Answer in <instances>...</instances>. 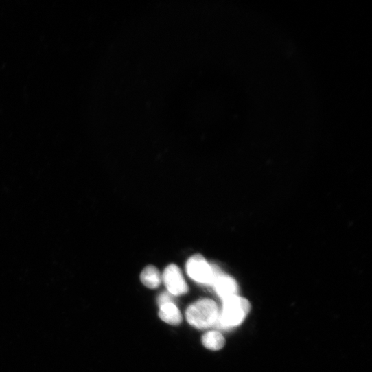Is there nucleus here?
I'll list each match as a JSON object with an SVG mask.
<instances>
[{
	"mask_svg": "<svg viewBox=\"0 0 372 372\" xmlns=\"http://www.w3.org/2000/svg\"><path fill=\"white\" fill-rule=\"evenodd\" d=\"M186 271L193 280L210 286L220 272L218 268L209 264L200 255H196L189 259L186 264Z\"/></svg>",
	"mask_w": 372,
	"mask_h": 372,
	"instance_id": "7ed1b4c3",
	"label": "nucleus"
},
{
	"mask_svg": "<svg viewBox=\"0 0 372 372\" xmlns=\"http://www.w3.org/2000/svg\"><path fill=\"white\" fill-rule=\"evenodd\" d=\"M142 283L148 288H157L161 282V275L156 268L152 266H147L142 271L141 276Z\"/></svg>",
	"mask_w": 372,
	"mask_h": 372,
	"instance_id": "0eeeda50",
	"label": "nucleus"
},
{
	"mask_svg": "<svg viewBox=\"0 0 372 372\" xmlns=\"http://www.w3.org/2000/svg\"><path fill=\"white\" fill-rule=\"evenodd\" d=\"M161 279L167 292L172 296H180L189 292V286L180 269L174 264H171L165 269Z\"/></svg>",
	"mask_w": 372,
	"mask_h": 372,
	"instance_id": "20e7f679",
	"label": "nucleus"
},
{
	"mask_svg": "<svg viewBox=\"0 0 372 372\" xmlns=\"http://www.w3.org/2000/svg\"><path fill=\"white\" fill-rule=\"evenodd\" d=\"M159 308V316L163 321L172 325H177L181 323V312L173 302L166 303Z\"/></svg>",
	"mask_w": 372,
	"mask_h": 372,
	"instance_id": "423d86ee",
	"label": "nucleus"
},
{
	"mask_svg": "<svg viewBox=\"0 0 372 372\" xmlns=\"http://www.w3.org/2000/svg\"><path fill=\"white\" fill-rule=\"evenodd\" d=\"M223 305L220 312L219 322L224 327H233L240 325L251 310L248 300L234 295L222 300Z\"/></svg>",
	"mask_w": 372,
	"mask_h": 372,
	"instance_id": "f03ea898",
	"label": "nucleus"
},
{
	"mask_svg": "<svg viewBox=\"0 0 372 372\" xmlns=\"http://www.w3.org/2000/svg\"><path fill=\"white\" fill-rule=\"evenodd\" d=\"M202 343L209 349L218 351L224 347L226 340L220 332L211 331L204 334L202 336Z\"/></svg>",
	"mask_w": 372,
	"mask_h": 372,
	"instance_id": "6e6552de",
	"label": "nucleus"
},
{
	"mask_svg": "<svg viewBox=\"0 0 372 372\" xmlns=\"http://www.w3.org/2000/svg\"><path fill=\"white\" fill-rule=\"evenodd\" d=\"M185 316L189 324L194 327L206 329L218 323L220 310L214 301L204 299L191 305L186 310Z\"/></svg>",
	"mask_w": 372,
	"mask_h": 372,
	"instance_id": "f257e3e1",
	"label": "nucleus"
},
{
	"mask_svg": "<svg viewBox=\"0 0 372 372\" xmlns=\"http://www.w3.org/2000/svg\"><path fill=\"white\" fill-rule=\"evenodd\" d=\"M211 286L222 300L237 295L238 286L235 280L220 271L217 274Z\"/></svg>",
	"mask_w": 372,
	"mask_h": 372,
	"instance_id": "39448f33",
	"label": "nucleus"
},
{
	"mask_svg": "<svg viewBox=\"0 0 372 372\" xmlns=\"http://www.w3.org/2000/svg\"><path fill=\"white\" fill-rule=\"evenodd\" d=\"M172 295L168 292L161 293L157 300L159 307L166 303H172Z\"/></svg>",
	"mask_w": 372,
	"mask_h": 372,
	"instance_id": "1a4fd4ad",
	"label": "nucleus"
}]
</instances>
